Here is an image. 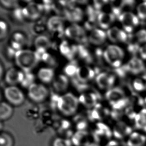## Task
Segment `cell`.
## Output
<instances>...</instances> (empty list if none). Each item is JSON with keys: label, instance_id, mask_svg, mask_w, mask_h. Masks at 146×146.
Listing matches in <instances>:
<instances>
[{"label": "cell", "instance_id": "836d02e7", "mask_svg": "<svg viewBox=\"0 0 146 146\" xmlns=\"http://www.w3.org/2000/svg\"><path fill=\"white\" fill-rule=\"evenodd\" d=\"M135 38L139 44H146V30L141 29L135 34Z\"/></svg>", "mask_w": 146, "mask_h": 146}, {"label": "cell", "instance_id": "60d3db41", "mask_svg": "<svg viewBox=\"0 0 146 146\" xmlns=\"http://www.w3.org/2000/svg\"><path fill=\"white\" fill-rule=\"evenodd\" d=\"M145 103H146V96H145Z\"/></svg>", "mask_w": 146, "mask_h": 146}, {"label": "cell", "instance_id": "277c9868", "mask_svg": "<svg viewBox=\"0 0 146 146\" xmlns=\"http://www.w3.org/2000/svg\"><path fill=\"white\" fill-rule=\"evenodd\" d=\"M105 97L115 110L124 108L128 103L124 92L119 87H113L108 90L106 93Z\"/></svg>", "mask_w": 146, "mask_h": 146}, {"label": "cell", "instance_id": "6da1fadb", "mask_svg": "<svg viewBox=\"0 0 146 146\" xmlns=\"http://www.w3.org/2000/svg\"><path fill=\"white\" fill-rule=\"evenodd\" d=\"M15 57L16 64L25 72H30L39 61L35 51L29 49L19 50L15 54Z\"/></svg>", "mask_w": 146, "mask_h": 146}, {"label": "cell", "instance_id": "cb8c5ba5", "mask_svg": "<svg viewBox=\"0 0 146 146\" xmlns=\"http://www.w3.org/2000/svg\"><path fill=\"white\" fill-rule=\"evenodd\" d=\"M134 122L137 129L141 132L146 133V109H143L137 113Z\"/></svg>", "mask_w": 146, "mask_h": 146}, {"label": "cell", "instance_id": "d6a6232c", "mask_svg": "<svg viewBox=\"0 0 146 146\" xmlns=\"http://www.w3.org/2000/svg\"><path fill=\"white\" fill-rule=\"evenodd\" d=\"M137 15L139 19L146 20V1L141 3L137 6Z\"/></svg>", "mask_w": 146, "mask_h": 146}, {"label": "cell", "instance_id": "d590c367", "mask_svg": "<svg viewBox=\"0 0 146 146\" xmlns=\"http://www.w3.org/2000/svg\"><path fill=\"white\" fill-rule=\"evenodd\" d=\"M52 146H70V143L67 139L59 137L55 138L53 141Z\"/></svg>", "mask_w": 146, "mask_h": 146}, {"label": "cell", "instance_id": "52a82bcc", "mask_svg": "<svg viewBox=\"0 0 146 146\" xmlns=\"http://www.w3.org/2000/svg\"><path fill=\"white\" fill-rule=\"evenodd\" d=\"M28 95L34 102H42L48 97V91L44 85L34 83L28 88Z\"/></svg>", "mask_w": 146, "mask_h": 146}, {"label": "cell", "instance_id": "7c38bea8", "mask_svg": "<svg viewBox=\"0 0 146 146\" xmlns=\"http://www.w3.org/2000/svg\"><path fill=\"white\" fill-rule=\"evenodd\" d=\"M128 72L134 75H139L144 72L145 65L141 58L133 57L130 59L126 65Z\"/></svg>", "mask_w": 146, "mask_h": 146}, {"label": "cell", "instance_id": "44dd1931", "mask_svg": "<svg viewBox=\"0 0 146 146\" xmlns=\"http://www.w3.org/2000/svg\"><path fill=\"white\" fill-rule=\"evenodd\" d=\"M69 84L68 76L64 74L58 75L54 78L53 86L57 92H62L67 89Z\"/></svg>", "mask_w": 146, "mask_h": 146}, {"label": "cell", "instance_id": "ab89813d", "mask_svg": "<svg viewBox=\"0 0 146 146\" xmlns=\"http://www.w3.org/2000/svg\"><path fill=\"white\" fill-rule=\"evenodd\" d=\"M139 53L141 59L146 60V44L141 46L139 50Z\"/></svg>", "mask_w": 146, "mask_h": 146}, {"label": "cell", "instance_id": "8d00e7d4", "mask_svg": "<svg viewBox=\"0 0 146 146\" xmlns=\"http://www.w3.org/2000/svg\"><path fill=\"white\" fill-rule=\"evenodd\" d=\"M0 27H1V38L2 39L6 37L8 33V26L5 22L1 20L0 23Z\"/></svg>", "mask_w": 146, "mask_h": 146}, {"label": "cell", "instance_id": "3957f363", "mask_svg": "<svg viewBox=\"0 0 146 146\" xmlns=\"http://www.w3.org/2000/svg\"><path fill=\"white\" fill-rule=\"evenodd\" d=\"M103 57L108 64L115 68H117L122 66L124 59V51L118 46L112 44L105 49Z\"/></svg>", "mask_w": 146, "mask_h": 146}, {"label": "cell", "instance_id": "f1b7e54d", "mask_svg": "<svg viewBox=\"0 0 146 146\" xmlns=\"http://www.w3.org/2000/svg\"><path fill=\"white\" fill-rule=\"evenodd\" d=\"M15 140L12 135L6 131H1L0 146H14Z\"/></svg>", "mask_w": 146, "mask_h": 146}, {"label": "cell", "instance_id": "5b68a950", "mask_svg": "<svg viewBox=\"0 0 146 146\" xmlns=\"http://www.w3.org/2000/svg\"><path fill=\"white\" fill-rule=\"evenodd\" d=\"M119 21L123 30L127 34L132 33L140 24V19L137 15L132 12H125L119 16Z\"/></svg>", "mask_w": 146, "mask_h": 146}, {"label": "cell", "instance_id": "4dcf8cb0", "mask_svg": "<svg viewBox=\"0 0 146 146\" xmlns=\"http://www.w3.org/2000/svg\"><path fill=\"white\" fill-rule=\"evenodd\" d=\"M133 87L137 91H142L146 88V81L144 78H138L133 81Z\"/></svg>", "mask_w": 146, "mask_h": 146}, {"label": "cell", "instance_id": "e0dca14e", "mask_svg": "<svg viewBox=\"0 0 146 146\" xmlns=\"http://www.w3.org/2000/svg\"><path fill=\"white\" fill-rule=\"evenodd\" d=\"M127 146H146V136L140 131H133L126 139Z\"/></svg>", "mask_w": 146, "mask_h": 146}, {"label": "cell", "instance_id": "f35d334b", "mask_svg": "<svg viewBox=\"0 0 146 146\" xmlns=\"http://www.w3.org/2000/svg\"><path fill=\"white\" fill-rule=\"evenodd\" d=\"M120 141H121L117 140L109 141L104 146H127L126 143H122V142H120Z\"/></svg>", "mask_w": 146, "mask_h": 146}, {"label": "cell", "instance_id": "603a6c76", "mask_svg": "<svg viewBox=\"0 0 146 146\" xmlns=\"http://www.w3.org/2000/svg\"><path fill=\"white\" fill-rule=\"evenodd\" d=\"M59 49L60 52L69 59H72L75 54L77 53V46L70 45L67 41L61 42Z\"/></svg>", "mask_w": 146, "mask_h": 146}, {"label": "cell", "instance_id": "ba28073f", "mask_svg": "<svg viewBox=\"0 0 146 146\" xmlns=\"http://www.w3.org/2000/svg\"><path fill=\"white\" fill-rule=\"evenodd\" d=\"M4 93L6 99L12 105L20 106L25 101V96L22 91L15 86L7 87Z\"/></svg>", "mask_w": 146, "mask_h": 146}, {"label": "cell", "instance_id": "8992f818", "mask_svg": "<svg viewBox=\"0 0 146 146\" xmlns=\"http://www.w3.org/2000/svg\"><path fill=\"white\" fill-rule=\"evenodd\" d=\"M64 33L68 38L78 42L81 44H85L88 40L84 29L75 23L68 26L65 29Z\"/></svg>", "mask_w": 146, "mask_h": 146}, {"label": "cell", "instance_id": "e575fe53", "mask_svg": "<svg viewBox=\"0 0 146 146\" xmlns=\"http://www.w3.org/2000/svg\"><path fill=\"white\" fill-rule=\"evenodd\" d=\"M77 53H78L79 56L82 58L86 60L89 59L90 55L89 51L82 44H80L77 46Z\"/></svg>", "mask_w": 146, "mask_h": 146}, {"label": "cell", "instance_id": "7402d4cb", "mask_svg": "<svg viewBox=\"0 0 146 146\" xmlns=\"http://www.w3.org/2000/svg\"><path fill=\"white\" fill-rule=\"evenodd\" d=\"M25 36L20 33H16L13 36L11 49L16 54V52L22 49V48L26 43Z\"/></svg>", "mask_w": 146, "mask_h": 146}, {"label": "cell", "instance_id": "ffe728a7", "mask_svg": "<svg viewBox=\"0 0 146 146\" xmlns=\"http://www.w3.org/2000/svg\"><path fill=\"white\" fill-rule=\"evenodd\" d=\"M47 27L51 32L54 33L61 34L62 32H65L63 28V19L59 16H53L49 18Z\"/></svg>", "mask_w": 146, "mask_h": 146}, {"label": "cell", "instance_id": "4316f807", "mask_svg": "<svg viewBox=\"0 0 146 146\" xmlns=\"http://www.w3.org/2000/svg\"><path fill=\"white\" fill-rule=\"evenodd\" d=\"M38 78L44 83H50L54 78V72L50 68H42L38 72Z\"/></svg>", "mask_w": 146, "mask_h": 146}, {"label": "cell", "instance_id": "d4e9b609", "mask_svg": "<svg viewBox=\"0 0 146 146\" xmlns=\"http://www.w3.org/2000/svg\"><path fill=\"white\" fill-rule=\"evenodd\" d=\"M65 14L68 20L74 23L79 22L83 18V12L81 9L78 7H72L68 8Z\"/></svg>", "mask_w": 146, "mask_h": 146}, {"label": "cell", "instance_id": "7a4b0ae2", "mask_svg": "<svg viewBox=\"0 0 146 146\" xmlns=\"http://www.w3.org/2000/svg\"><path fill=\"white\" fill-rule=\"evenodd\" d=\"M79 103V99L75 95L72 93H66L59 97L57 108L64 116H71L77 112Z\"/></svg>", "mask_w": 146, "mask_h": 146}, {"label": "cell", "instance_id": "8fae6325", "mask_svg": "<svg viewBox=\"0 0 146 146\" xmlns=\"http://www.w3.org/2000/svg\"><path fill=\"white\" fill-rule=\"evenodd\" d=\"M106 34L107 38L114 43L125 42L128 40V34L123 29L117 27L109 29Z\"/></svg>", "mask_w": 146, "mask_h": 146}, {"label": "cell", "instance_id": "5bb4252c", "mask_svg": "<svg viewBox=\"0 0 146 146\" xmlns=\"http://www.w3.org/2000/svg\"><path fill=\"white\" fill-rule=\"evenodd\" d=\"M99 99L98 93L95 91H84L79 98V102L86 106L92 107L97 105Z\"/></svg>", "mask_w": 146, "mask_h": 146}, {"label": "cell", "instance_id": "484cf974", "mask_svg": "<svg viewBox=\"0 0 146 146\" xmlns=\"http://www.w3.org/2000/svg\"><path fill=\"white\" fill-rule=\"evenodd\" d=\"M14 109L12 105L3 102L0 104V120L1 122L8 120L13 116Z\"/></svg>", "mask_w": 146, "mask_h": 146}, {"label": "cell", "instance_id": "1f68e13d", "mask_svg": "<svg viewBox=\"0 0 146 146\" xmlns=\"http://www.w3.org/2000/svg\"><path fill=\"white\" fill-rule=\"evenodd\" d=\"M34 80L35 76L34 74H33L30 72H25L24 79L21 82V84L23 87L29 88L31 85L34 84Z\"/></svg>", "mask_w": 146, "mask_h": 146}, {"label": "cell", "instance_id": "9a60e30c", "mask_svg": "<svg viewBox=\"0 0 146 146\" xmlns=\"http://www.w3.org/2000/svg\"><path fill=\"white\" fill-rule=\"evenodd\" d=\"M25 72L20 71L15 68L8 70L5 75L6 82L10 85H15L22 82L24 79Z\"/></svg>", "mask_w": 146, "mask_h": 146}, {"label": "cell", "instance_id": "30bf717a", "mask_svg": "<svg viewBox=\"0 0 146 146\" xmlns=\"http://www.w3.org/2000/svg\"><path fill=\"white\" fill-rule=\"evenodd\" d=\"M116 82V76L112 73L102 72L99 73L96 77V82L99 88L102 89L112 88Z\"/></svg>", "mask_w": 146, "mask_h": 146}, {"label": "cell", "instance_id": "f546056e", "mask_svg": "<svg viewBox=\"0 0 146 146\" xmlns=\"http://www.w3.org/2000/svg\"><path fill=\"white\" fill-rule=\"evenodd\" d=\"M78 68V67L77 66L76 64L73 62H71V63H68L65 66L64 69V71L67 76L71 77L76 75Z\"/></svg>", "mask_w": 146, "mask_h": 146}, {"label": "cell", "instance_id": "ac0fdd59", "mask_svg": "<svg viewBox=\"0 0 146 146\" xmlns=\"http://www.w3.org/2000/svg\"><path fill=\"white\" fill-rule=\"evenodd\" d=\"M95 71L87 66L78 67L76 76L80 82L85 83L91 80L95 77Z\"/></svg>", "mask_w": 146, "mask_h": 146}, {"label": "cell", "instance_id": "4fadbf2b", "mask_svg": "<svg viewBox=\"0 0 146 146\" xmlns=\"http://www.w3.org/2000/svg\"><path fill=\"white\" fill-rule=\"evenodd\" d=\"M42 7L39 4L32 3L29 4L28 6L23 9V12L25 18L30 20H35L40 17L42 11Z\"/></svg>", "mask_w": 146, "mask_h": 146}, {"label": "cell", "instance_id": "2e32d148", "mask_svg": "<svg viewBox=\"0 0 146 146\" xmlns=\"http://www.w3.org/2000/svg\"><path fill=\"white\" fill-rule=\"evenodd\" d=\"M115 20V16L112 13L101 12L97 17V24L101 29H107L111 28Z\"/></svg>", "mask_w": 146, "mask_h": 146}, {"label": "cell", "instance_id": "83f0119b", "mask_svg": "<svg viewBox=\"0 0 146 146\" xmlns=\"http://www.w3.org/2000/svg\"><path fill=\"white\" fill-rule=\"evenodd\" d=\"M35 46L36 49H48L51 46V42L46 36H40L36 38L35 41Z\"/></svg>", "mask_w": 146, "mask_h": 146}, {"label": "cell", "instance_id": "74e56055", "mask_svg": "<svg viewBox=\"0 0 146 146\" xmlns=\"http://www.w3.org/2000/svg\"><path fill=\"white\" fill-rule=\"evenodd\" d=\"M1 3L6 8H15L17 5V2L15 1H1Z\"/></svg>", "mask_w": 146, "mask_h": 146}, {"label": "cell", "instance_id": "9c48e42d", "mask_svg": "<svg viewBox=\"0 0 146 146\" xmlns=\"http://www.w3.org/2000/svg\"><path fill=\"white\" fill-rule=\"evenodd\" d=\"M113 136L117 140L122 141L127 139L133 132L132 127L127 123L119 121L112 129Z\"/></svg>", "mask_w": 146, "mask_h": 146}, {"label": "cell", "instance_id": "d6986e66", "mask_svg": "<svg viewBox=\"0 0 146 146\" xmlns=\"http://www.w3.org/2000/svg\"><path fill=\"white\" fill-rule=\"evenodd\" d=\"M88 40L91 44L94 45H101L103 44L106 40L107 36L106 32L101 29L95 28L92 30L88 36Z\"/></svg>", "mask_w": 146, "mask_h": 146}]
</instances>
